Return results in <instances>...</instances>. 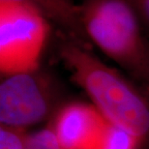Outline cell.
<instances>
[{"mask_svg": "<svg viewBox=\"0 0 149 149\" xmlns=\"http://www.w3.org/2000/svg\"><path fill=\"white\" fill-rule=\"evenodd\" d=\"M50 22L31 6L0 2V72L2 76L40 68Z\"/></svg>", "mask_w": 149, "mask_h": 149, "instance_id": "obj_3", "label": "cell"}, {"mask_svg": "<svg viewBox=\"0 0 149 149\" xmlns=\"http://www.w3.org/2000/svg\"><path fill=\"white\" fill-rule=\"evenodd\" d=\"M106 120L92 104L73 102L58 111L52 128L61 149H90Z\"/></svg>", "mask_w": 149, "mask_h": 149, "instance_id": "obj_5", "label": "cell"}, {"mask_svg": "<svg viewBox=\"0 0 149 149\" xmlns=\"http://www.w3.org/2000/svg\"><path fill=\"white\" fill-rule=\"evenodd\" d=\"M146 81H147V82L149 83V74H148V79H147V80H146Z\"/></svg>", "mask_w": 149, "mask_h": 149, "instance_id": "obj_11", "label": "cell"}, {"mask_svg": "<svg viewBox=\"0 0 149 149\" xmlns=\"http://www.w3.org/2000/svg\"><path fill=\"white\" fill-rule=\"evenodd\" d=\"M31 6L39 11L50 23L57 25L70 39L86 45L88 39L83 29L80 6L74 0H0Z\"/></svg>", "mask_w": 149, "mask_h": 149, "instance_id": "obj_6", "label": "cell"}, {"mask_svg": "<svg viewBox=\"0 0 149 149\" xmlns=\"http://www.w3.org/2000/svg\"><path fill=\"white\" fill-rule=\"evenodd\" d=\"M25 149H61L52 127L44 128L29 135Z\"/></svg>", "mask_w": 149, "mask_h": 149, "instance_id": "obj_9", "label": "cell"}, {"mask_svg": "<svg viewBox=\"0 0 149 149\" xmlns=\"http://www.w3.org/2000/svg\"><path fill=\"white\" fill-rule=\"evenodd\" d=\"M141 19L142 25L149 30V0H128Z\"/></svg>", "mask_w": 149, "mask_h": 149, "instance_id": "obj_10", "label": "cell"}, {"mask_svg": "<svg viewBox=\"0 0 149 149\" xmlns=\"http://www.w3.org/2000/svg\"><path fill=\"white\" fill-rule=\"evenodd\" d=\"M59 55L73 81L84 90L92 105L107 120L141 141L146 138L149 135V105L126 79L89 52L86 45L72 39L60 45Z\"/></svg>", "mask_w": 149, "mask_h": 149, "instance_id": "obj_1", "label": "cell"}, {"mask_svg": "<svg viewBox=\"0 0 149 149\" xmlns=\"http://www.w3.org/2000/svg\"><path fill=\"white\" fill-rule=\"evenodd\" d=\"M56 95L52 79L39 69L2 76L0 123L23 129L39 123L52 111Z\"/></svg>", "mask_w": 149, "mask_h": 149, "instance_id": "obj_4", "label": "cell"}, {"mask_svg": "<svg viewBox=\"0 0 149 149\" xmlns=\"http://www.w3.org/2000/svg\"><path fill=\"white\" fill-rule=\"evenodd\" d=\"M29 135L23 128L1 125L0 149H25Z\"/></svg>", "mask_w": 149, "mask_h": 149, "instance_id": "obj_8", "label": "cell"}, {"mask_svg": "<svg viewBox=\"0 0 149 149\" xmlns=\"http://www.w3.org/2000/svg\"><path fill=\"white\" fill-rule=\"evenodd\" d=\"M141 139L129 131L106 120L100 135L90 149H139Z\"/></svg>", "mask_w": 149, "mask_h": 149, "instance_id": "obj_7", "label": "cell"}, {"mask_svg": "<svg viewBox=\"0 0 149 149\" xmlns=\"http://www.w3.org/2000/svg\"><path fill=\"white\" fill-rule=\"evenodd\" d=\"M80 17L88 41L146 81L149 74V42L141 19L128 0H82Z\"/></svg>", "mask_w": 149, "mask_h": 149, "instance_id": "obj_2", "label": "cell"}]
</instances>
